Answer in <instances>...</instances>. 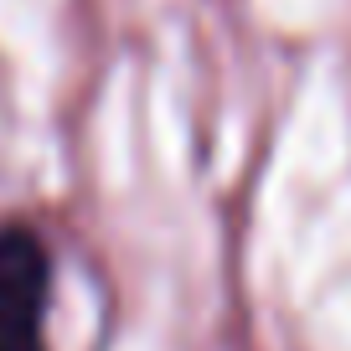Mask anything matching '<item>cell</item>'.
<instances>
[{"mask_svg": "<svg viewBox=\"0 0 351 351\" xmlns=\"http://www.w3.org/2000/svg\"><path fill=\"white\" fill-rule=\"evenodd\" d=\"M57 295V253L26 217H0V351H52L47 320Z\"/></svg>", "mask_w": 351, "mask_h": 351, "instance_id": "cell-1", "label": "cell"}]
</instances>
